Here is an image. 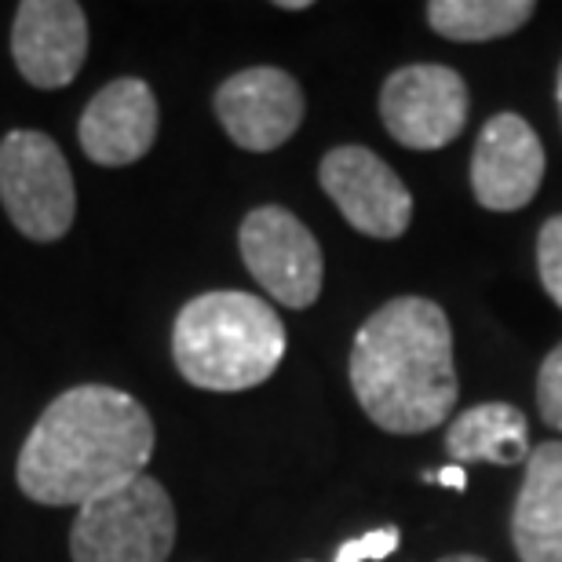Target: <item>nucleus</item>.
<instances>
[{
  "instance_id": "6e6552de",
  "label": "nucleus",
  "mask_w": 562,
  "mask_h": 562,
  "mask_svg": "<svg viewBox=\"0 0 562 562\" xmlns=\"http://www.w3.org/2000/svg\"><path fill=\"white\" fill-rule=\"evenodd\" d=\"M322 190L358 234L395 241L409 231L413 194L398 172L369 146H336L322 157Z\"/></svg>"
},
{
  "instance_id": "0eeeda50",
  "label": "nucleus",
  "mask_w": 562,
  "mask_h": 562,
  "mask_svg": "<svg viewBox=\"0 0 562 562\" xmlns=\"http://www.w3.org/2000/svg\"><path fill=\"white\" fill-rule=\"evenodd\" d=\"M380 117L409 150H442L468 125V85L449 66H402L380 88Z\"/></svg>"
},
{
  "instance_id": "423d86ee",
  "label": "nucleus",
  "mask_w": 562,
  "mask_h": 562,
  "mask_svg": "<svg viewBox=\"0 0 562 562\" xmlns=\"http://www.w3.org/2000/svg\"><path fill=\"white\" fill-rule=\"evenodd\" d=\"M238 249L249 274L281 307L307 311L322 296L325 260L322 245L307 231V223L281 205L252 209L241 220Z\"/></svg>"
},
{
  "instance_id": "f3484780",
  "label": "nucleus",
  "mask_w": 562,
  "mask_h": 562,
  "mask_svg": "<svg viewBox=\"0 0 562 562\" xmlns=\"http://www.w3.org/2000/svg\"><path fill=\"white\" fill-rule=\"evenodd\" d=\"M537 409L548 427L562 431V344L544 358L541 373H537Z\"/></svg>"
},
{
  "instance_id": "f03ea898",
  "label": "nucleus",
  "mask_w": 562,
  "mask_h": 562,
  "mask_svg": "<svg viewBox=\"0 0 562 562\" xmlns=\"http://www.w3.org/2000/svg\"><path fill=\"white\" fill-rule=\"evenodd\" d=\"M358 406L387 435H424L457 406L453 329L435 300L398 296L366 318L351 344Z\"/></svg>"
},
{
  "instance_id": "4be33fe9",
  "label": "nucleus",
  "mask_w": 562,
  "mask_h": 562,
  "mask_svg": "<svg viewBox=\"0 0 562 562\" xmlns=\"http://www.w3.org/2000/svg\"><path fill=\"white\" fill-rule=\"evenodd\" d=\"M555 99H559V121H562V66H559V81H555Z\"/></svg>"
},
{
  "instance_id": "4468645a",
  "label": "nucleus",
  "mask_w": 562,
  "mask_h": 562,
  "mask_svg": "<svg viewBox=\"0 0 562 562\" xmlns=\"http://www.w3.org/2000/svg\"><path fill=\"white\" fill-rule=\"evenodd\" d=\"M446 453L464 464L515 468L530 460V424L512 402H482L464 409L446 427Z\"/></svg>"
},
{
  "instance_id": "20e7f679",
  "label": "nucleus",
  "mask_w": 562,
  "mask_h": 562,
  "mask_svg": "<svg viewBox=\"0 0 562 562\" xmlns=\"http://www.w3.org/2000/svg\"><path fill=\"white\" fill-rule=\"evenodd\" d=\"M176 544V508L150 475L88 501L70 530L74 562H165Z\"/></svg>"
},
{
  "instance_id": "ddd939ff",
  "label": "nucleus",
  "mask_w": 562,
  "mask_h": 562,
  "mask_svg": "<svg viewBox=\"0 0 562 562\" xmlns=\"http://www.w3.org/2000/svg\"><path fill=\"white\" fill-rule=\"evenodd\" d=\"M512 544L519 562H562V442H541L526 460Z\"/></svg>"
},
{
  "instance_id": "dca6fc26",
  "label": "nucleus",
  "mask_w": 562,
  "mask_h": 562,
  "mask_svg": "<svg viewBox=\"0 0 562 562\" xmlns=\"http://www.w3.org/2000/svg\"><path fill=\"white\" fill-rule=\"evenodd\" d=\"M537 271H541L544 292L562 307V216H552L537 234Z\"/></svg>"
},
{
  "instance_id": "412c9836",
  "label": "nucleus",
  "mask_w": 562,
  "mask_h": 562,
  "mask_svg": "<svg viewBox=\"0 0 562 562\" xmlns=\"http://www.w3.org/2000/svg\"><path fill=\"white\" fill-rule=\"evenodd\" d=\"M278 8H285V11H303V8H311L307 0H281Z\"/></svg>"
},
{
  "instance_id": "a211bd4d",
  "label": "nucleus",
  "mask_w": 562,
  "mask_h": 562,
  "mask_svg": "<svg viewBox=\"0 0 562 562\" xmlns=\"http://www.w3.org/2000/svg\"><path fill=\"white\" fill-rule=\"evenodd\" d=\"M402 541V530L398 526H380V530H369L355 541H347L336 548V559L333 562H373V559H387L391 552L398 548Z\"/></svg>"
},
{
  "instance_id": "2eb2a0df",
  "label": "nucleus",
  "mask_w": 562,
  "mask_h": 562,
  "mask_svg": "<svg viewBox=\"0 0 562 562\" xmlns=\"http://www.w3.org/2000/svg\"><path fill=\"white\" fill-rule=\"evenodd\" d=\"M533 11L530 0H431L427 22L446 41L482 44L522 30Z\"/></svg>"
},
{
  "instance_id": "9d476101",
  "label": "nucleus",
  "mask_w": 562,
  "mask_h": 562,
  "mask_svg": "<svg viewBox=\"0 0 562 562\" xmlns=\"http://www.w3.org/2000/svg\"><path fill=\"white\" fill-rule=\"evenodd\" d=\"M544 179V146L519 114L490 117L471 154V190L490 212H519L537 198Z\"/></svg>"
},
{
  "instance_id": "aec40b11",
  "label": "nucleus",
  "mask_w": 562,
  "mask_h": 562,
  "mask_svg": "<svg viewBox=\"0 0 562 562\" xmlns=\"http://www.w3.org/2000/svg\"><path fill=\"white\" fill-rule=\"evenodd\" d=\"M438 562H490V559H482V555H468V552H460V555H446V559H438Z\"/></svg>"
},
{
  "instance_id": "6ab92c4d",
  "label": "nucleus",
  "mask_w": 562,
  "mask_h": 562,
  "mask_svg": "<svg viewBox=\"0 0 562 562\" xmlns=\"http://www.w3.org/2000/svg\"><path fill=\"white\" fill-rule=\"evenodd\" d=\"M435 482H438V486L457 490V493H464V490H468V475H464V468H460V464H449V468H442V471H435Z\"/></svg>"
},
{
  "instance_id": "1a4fd4ad",
  "label": "nucleus",
  "mask_w": 562,
  "mask_h": 562,
  "mask_svg": "<svg viewBox=\"0 0 562 562\" xmlns=\"http://www.w3.org/2000/svg\"><path fill=\"white\" fill-rule=\"evenodd\" d=\"M216 117L241 150L267 154L296 136L303 121V88L278 66H252L216 88Z\"/></svg>"
},
{
  "instance_id": "f257e3e1",
  "label": "nucleus",
  "mask_w": 562,
  "mask_h": 562,
  "mask_svg": "<svg viewBox=\"0 0 562 562\" xmlns=\"http://www.w3.org/2000/svg\"><path fill=\"white\" fill-rule=\"evenodd\" d=\"M154 457V420L128 391L85 384L63 391L33 424L19 453V490L48 508H85L88 501L146 475Z\"/></svg>"
},
{
  "instance_id": "f8f14e48",
  "label": "nucleus",
  "mask_w": 562,
  "mask_h": 562,
  "mask_svg": "<svg viewBox=\"0 0 562 562\" xmlns=\"http://www.w3.org/2000/svg\"><path fill=\"white\" fill-rule=\"evenodd\" d=\"M77 139L88 161L103 168L136 165L157 139V99L139 77H117L85 106Z\"/></svg>"
},
{
  "instance_id": "39448f33",
  "label": "nucleus",
  "mask_w": 562,
  "mask_h": 562,
  "mask_svg": "<svg viewBox=\"0 0 562 562\" xmlns=\"http://www.w3.org/2000/svg\"><path fill=\"white\" fill-rule=\"evenodd\" d=\"M0 201L30 241H59L77 216L74 176L59 143L33 128L8 132L0 143Z\"/></svg>"
},
{
  "instance_id": "7ed1b4c3",
  "label": "nucleus",
  "mask_w": 562,
  "mask_h": 562,
  "mask_svg": "<svg viewBox=\"0 0 562 562\" xmlns=\"http://www.w3.org/2000/svg\"><path fill=\"white\" fill-rule=\"evenodd\" d=\"M172 358L183 380L201 391H249L271 380L285 358V325L252 292H205L176 314Z\"/></svg>"
},
{
  "instance_id": "9b49d317",
  "label": "nucleus",
  "mask_w": 562,
  "mask_h": 562,
  "mask_svg": "<svg viewBox=\"0 0 562 562\" xmlns=\"http://www.w3.org/2000/svg\"><path fill=\"white\" fill-rule=\"evenodd\" d=\"M11 55L33 88H66L88 59V19L74 0H26L11 26Z\"/></svg>"
}]
</instances>
